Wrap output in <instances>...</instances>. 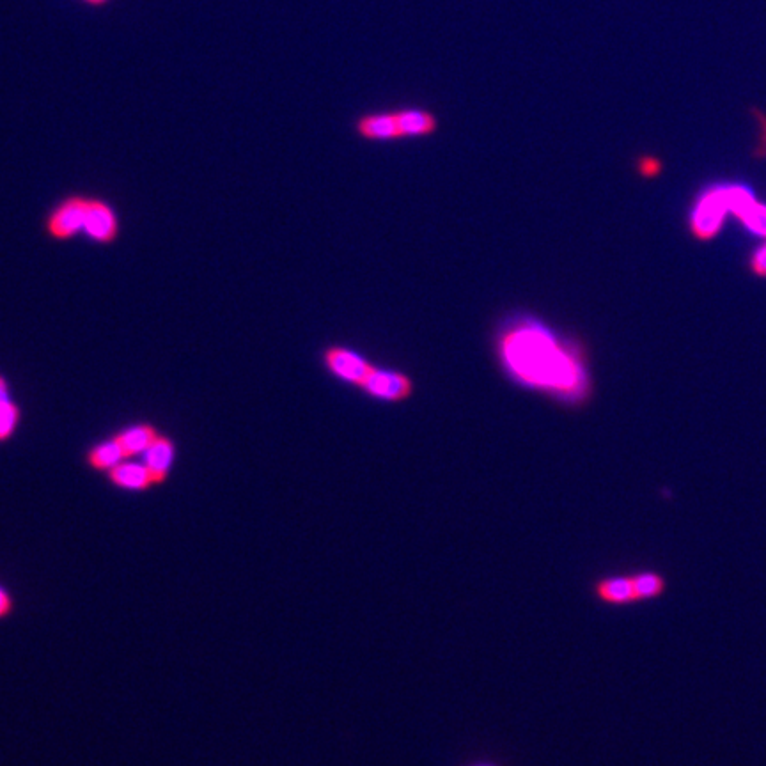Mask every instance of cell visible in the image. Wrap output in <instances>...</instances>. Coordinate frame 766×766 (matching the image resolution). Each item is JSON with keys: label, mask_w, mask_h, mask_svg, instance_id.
<instances>
[{"label": "cell", "mask_w": 766, "mask_h": 766, "mask_svg": "<svg viewBox=\"0 0 766 766\" xmlns=\"http://www.w3.org/2000/svg\"><path fill=\"white\" fill-rule=\"evenodd\" d=\"M495 355L511 382L564 407H582L593 394L582 344L534 316H516L502 325L495 337Z\"/></svg>", "instance_id": "obj_1"}, {"label": "cell", "mask_w": 766, "mask_h": 766, "mask_svg": "<svg viewBox=\"0 0 766 766\" xmlns=\"http://www.w3.org/2000/svg\"><path fill=\"white\" fill-rule=\"evenodd\" d=\"M360 391L368 398L383 403H401L412 398L414 382L412 378L398 369L376 368L369 371L366 380L360 383Z\"/></svg>", "instance_id": "obj_2"}, {"label": "cell", "mask_w": 766, "mask_h": 766, "mask_svg": "<svg viewBox=\"0 0 766 766\" xmlns=\"http://www.w3.org/2000/svg\"><path fill=\"white\" fill-rule=\"evenodd\" d=\"M727 213H729V206H727L726 188L717 187L708 190L699 199L690 217L692 233L699 240H712L713 236L719 233Z\"/></svg>", "instance_id": "obj_3"}, {"label": "cell", "mask_w": 766, "mask_h": 766, "mask_svg": "<svg viewBox=\"0 0 766 766\" xmlns=\"http://www.w3.org/2000/svg\"><path fill=\"white\" fill-rule=\"evenodd\" d=\"M87 204L89 199L82 196H71L64 199L63 203L57 204L54 212L48 215L45 222L48 236L64 242V240L75 238L79 233H84Z\"/></svg>", "instance_id": "obj_4"}, {"label": "cell", "mask_w": 766, "mask_h": 766, "mask_svg": "<svg viewBox=\"0 0 766 766\" xmlns=\"http://www.w3.org/2000/svg\"><path fill=\"white\" fill-rule=\"evenodd\" d=\"M323 364L330 375L344 383L360 387L366 380L373 364L364 355L346 346H330L323 353Z\"/></svg>", "instance_id": "obj_5"}, {"label": "cell", "mask_w": 766, "mask_h": 766, "mask_svg": "<svg viewBox=\"0 0 766 766\" xmlns=\"http://www.w3.org/2000/svg\"><path fill=\"white\" fill-rule=\"evenodd\" d=\"M84 233L94 242H116L119 235V220L114 208L102 199H89Z\"/></svg>", "instance_id": "obj_6"}, {"label": "cell", "mask_w": 766, "mask_h": 766, "mask_svg": "<svg viewBox=\"0 0 766 766\" xmlns=\"http://www.w3.org/2000/svg\"><path fill=\"white\" fill-rule=\"evenodd\" d=\"M355 132L360 139L371 142L403 141L396 112L366 114L357 119Z\"/></svg>", "instance_id": "obj_7"}, {"label": "cell", "mask_w": 766, "mask_h": 766, "mask_svg": "<svg viewBox=\"0 0 766 766\" xmlns=\"http://www.w3.org/2000/svg\"><path fill=\"white\" fill-rule=\"evenodd\" d=\"M109 479L112 485L119 486L123 490H133V492H141V490H148L149 486L158 485L157 479L146 463L121 462L114 469L109 470Z\"/></svg>", "instance_id": "obj_8"}, {"label": "cell", "mask_w": 766, "mask_h": 766, "mask_svg": "<svg viewBox=\"0 0 766 766\" xmlns=\"http://www.w3.org/2000/svg\"><path fill=\"white\" fill-rule=\"evenodd\" d=\"M174 456H176L174 442H172L171 438L164 437V435L158 433L155 442L144 453V463L153 472L158 485H162L165 479L169 477V470H171L172 463H174Z\"/></svg>", "instance_id": "obj_9"}, {"label": "cell", "mask_w": 766, "mask_h": 766, "mask_svg": "<svg viewBox=\"0 0 766 766\" xmlns=\"http://www.w3.org/2000/svg\"><path fill=\"white\" fill-rule=\"evenodd\" d=\"M396 116L403 139H421L438 130V119L428 110H398Z\"/></svg>", "instance_id": "obj_10"}, {"label": "cell", "mask_w": 766, "mask_h": 766, "mask_svg": "<svg viewBox=\"0 0 766 766\" xmlns=\"http://www.w3.org/2000/svg\"><path fill=\"white\" fill-rule=\"evenodd\" d=\"M595 595L600 602L607 605H628L637 602L632 577H609L598 580L595 584Z\"/></svg>", "instance_id": "obj_11"}, {"label": "cell", "mask_w": 766, "mask_h": 766, "mask_svg": "<svg viewBox=\"0 0 766 766\" xmlns=\"http://www.w3.org/2000/svg\"><path fill=\"white\" fill-rule=\"evenodd\" d=\"M157 437L158 431L151 424H135L126 430L119 431L114 440L118 442L125 458H133L146 453Z\"/></svg>", "instance_id": "obj_12"}, {"label": "cell", "mask_w": 766, "mask_h": 766, "mask_svg": "<svg viewBox=\"0 0 766 766\" xmlns=\"http://www.w3.org/2000/svg\"><path fill=\"white\" fill-rule=\"evenodd\" d=\"M20 421V408L9 396L8 380L0 375V442L13 437Z\"/></svg>", "instance_id": "obj_13"}, {"label": "cell", "mask_w": 766, "mask_h": 766, "mask_svg": "<svg viewBox=\"0 0 766 766\" xmlns=\"http://www.w3.org/2000/svg\"><path fill=\"white\" fill-rule=\"evenodd\" d=\"M123 460H126L125 454H123L121 447H119L118 442L114 438L94 446L89 451V454H87V463L94 470H107L109 472L110 469H114Z\"/></svg>", "instance_id": "obj_14"}, {"label": "cell", "mask_w": 766, "mask_h": 766, "mask_svg": "<svg viewBox=\"0 0 766 766\" xmlns=\"http://www.w3.org/2000/svg\"><path fill=\"white\" fill-rule=\"evenodd\" d=\"M632 582H634L637 602H639V600L655 598V596L662 595V593H664V579H662L658 573H653V571H642V573L632 575Z\"/></svg>", "instance_id": "obj_15"}, {"label": "cell", "mask_w": 766, "mask_h": 766, "mask_svg": "<svg viewBox=\"0 0 766 766\" xmlns=\"http://www.w3.org/2000/svg\"><path fill=\"white\" fill-rule=\"evenodd\" d=\"M738 219L742 220L743 226L747 227L754 235L766 238V204H761L754 199L745 210H743Z\"/></svg>", "instance_id": "obj_16"}, {"label": "cell", "mask_w": 766, "mask_h": 766, "mask_svg": "<svg viewBox=\"0 0 766 766\" xmlns=\"http://www.w3.org/2000/svg\"><path fill=\"white\" fill-rule=\"evenodd\" d=\"M660 169H662V165H660L657 158L646 157L642 158L641 162H639V172H641L642 176H646V178L657 176Z\"/></svg>", "instance_id": "obj_17"}, {"label": "cell", "mask_w": 766, "mask_h": 766, "mask_svg": "<svg viewBox=\"0 0 766 766\" xmlns=\"http://www.w3.org/2000/svg\"><path fill=\"white\" fill-rule=\"evenodd\" d=\"M751 266L752 272H754V274L761 275V277H766V243L763 245V247H759L758 251H756V254H754Z\"/></svg>", "instance_id": "obj_18"}, {"label": "cell", "mask_w": 766, "mask_h": 766, "mask_svg": "<svg viewBox=\"0 0 766 766\" xmlns=\"http://www.w3.org/2000/svg\"><path fill=\"white\" fill-rule=\"evenodd\" d=\"M11 609H13V602H11L8 593L0 587V618L8 616Z\"/></svg>", "instance_id": "obj_19"}, {"label": "cell", "mask_w": 766, "mask_h": 766, "mask_svg": "<svg viewBox=\"0 0 766 766\" xmlns=\"http://www.w3.org/2000/svg\"><path fill=\"white\" fill-rule=\"evenodd\" d=\"M89 2H93V4H103L105 0H89Z\"/></svg>", "instance_id": "obj_20"}, {"label": "cell", "mask_w": 766, "mask_h": 766, "mask_svg": "<svg viewBox=\"0 0 766 766\" xmlns=\"http://www.w3.org/2000/svg\"><path fill=\"white\" fill-rule=\"evenodd\" d=\"M476 766H497V765H476Z\"/></svg>", "instance_id": "obj_21"}]
</instances>
